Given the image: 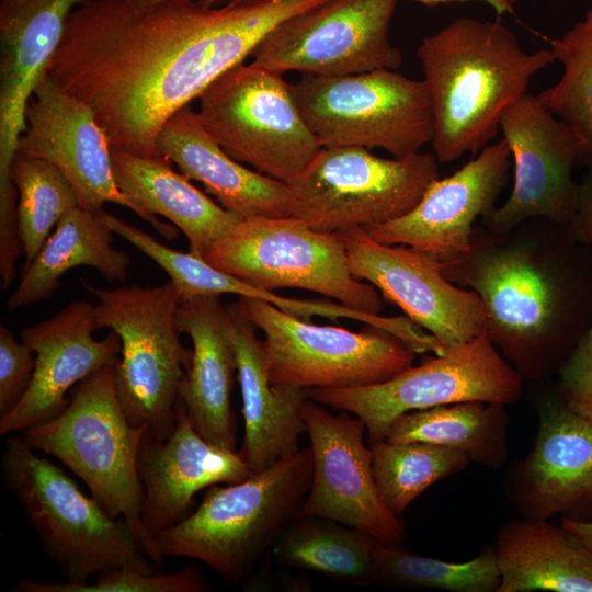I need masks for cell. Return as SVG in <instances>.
I'll return each mask as SVG.
<instances>
[{
	"label": "cell",
	"instance_id": "cell-1",
	"mask_svg": "<svg viewBox=\"0 0 592 592\" xmlns=\"http://www.w3.org/2000/svg\"><path fill=\"white\" fill-rule=\"evenodd\" d=\"M326 1L90 0L70 13L47 73L90 107L111 148L162 158L158 135L178 111L277 24Z\"/></svg>",
	"mask_w": 592,
	"mask_h": 592
},
{
	"label": "cell",
	"instance_id": "cell-2",
	"mask_svg": "<svg viewBox=\"0 0 592 592\" xmlns=\"http://www.w3.org/2000/svg\"><path fill=\"white\" fill-rule=\"evenodd\" d=\"M590 249L569 224L543 217L503 232L477 223L469 251L441 270L478 295L485 331L504 358L523 379L539 380L592 326Z\"/></svg>",
	"mask_w": 592,
	"mask_h": 592
},
{
	"label": "cell",
	"instance_id": "cell-3",
	"mask_svg": "<svg viewBox=\"0 0 592 592\" xmlns=\"http://www.w3.org/2000/svg\"><path fill=\"white\" fill-rule=\"evenodd\" d=\"M434 119L440 163L474 156L496 137L502 113L526 94L532 77L556 59L523 50L500 21L458 18L417 48Z\"/></svg>",
	"mask_w": 592,
	"mask_h": 592
},
{
	"label": "cell",
	"instance_id": "cell-4",
	"mask_svg": "<svg viewBox=\"0 0 592 592\" xmlns=\"http://www.w3.org/2000/svg\"><path fill=\"white\" fill-rule=\"evenodd\" d=\"M145 433L128 422L117 398L115 366H106L70 390L62 412L21 436L77 475L110 516L127 522L147 557L160 565L164 557L140 520L144 489L137 458Z\"/></svg>",
	"mask_w": 592,
	"mask_h": 592
},
{
	"label": "cell",
	"instance_id": "cell-5",
	"mask_svg": "<svg viewBox=\"0 0 592 592\" xmlns=\"http://www.w3.org/2000/svg\"><path fill=\"white\" fill-rule=\"evenodd\" d=\"M311 476L308 446L242 481L212 486L185 519L156 534L157 546L239 582L296 517Z\"/></svg>",
	"mask_w": 592,
	"mask_h": 592
},
{
	"label": "cell",
	"instance_id": "cell-6",
	"mask_svg": "<svg viewBox=\"0 0 592 592\" xmlns=\"http://www.w3.org/2000/svg\"><path fill=\"white\" fill-rule=\"evenodd\" d=\"M0 459L7 488L66 582L87 583L91 576L116 568L153 571L127 522L110 516L22 436L5 441Z\"/></svg>",
	"mask_w": 592,
	"mask_h": 592
},
{
	"label": "cell",
	"instance_id": "cell-7",
	"mask_svg": "<svg viewBox=\"0 0 592 592\" xmlns=\"http://www.w3.org/2000/svg\"><path fill=\"white\" fill-rule=\"evenodd\" d=\"M93 294L95 325L121 340L115 385L130 424L146 435L167 436L174 426L179 390L192 358L180 340L178 291L171 282L105 289L81 281Z\"/></svg>",
	"mask_w": 592,
	"mask_h": 592
},
{
	"label": "cell",
	"instance_id": "cell-8",
	"mask_svg": "<svg viewBox=\"0 0 592 592\" xmlns=\"http://www.w3.org/2000/svg\"><path fill=\"white\" fill-rule=\"evenodd\" d=\"M292 90L322 148H379L407 158L432 143L434 119L423 80L395 70L319 77L303 75Z\"/></svg>",
	"mask_w": 592,
	"mask_h": 592
},
{
	"label": "cell",
	"instance_id": "cell-9",
	"mask_svg": "<svg viewBox=\"0 0 592 592\" xmlns=\"http://www.w3.org/2000/svg\"><path fill=\"white\" fill-rule=\"evenodd\" d=\"M203 259L259 288L307 289L355 310L383 309L379 292L351 272L338 234L315 230L292 216L241 218Z\"/></svg>",
	"mask_w": 592,
	"mask_h": 592
},
{
	"label": "cell",
	"instance_id": "cell-10",
	"mask_svg": "<svg viewBox=\"0 0 592 592\" xmlns=\"http://www.w3.org/2000/svg\"><path fill=\"white\" fill-rule=\"evenodd\" d=\"M205 130L231 158L291 183L322 149L282 75L239 64L198 96Z\"/></svg>",
	"mask_w": 592,
	"mask_h": 592
},
{
	"label": "cell",
	"instance_id": "cell-11",
	"mask_svg": "<svg viewBox=\"0 0 592 592\" xmlns=\"http://www.w3.org/2000/svg\"><path fill=\"white\" fill-rule=\"evenodd\" d=\"M439 163L434 153L388 159L361 147L322 148L287 184L291 216L322 232L397 219L440 179Z\"/></svg>",
	"mask_w": 592,
	"mask_h": 592
},
{
	"label": "cell",
	"instance_id": "cell-12",
	"mask_svg": "<svg viewBox=\"0 0 592 592\" xmlns=\"http://www.w3.org/2000/svg\"><path fill=\"white\" fill-rule=\"evenodd\" d=\"M236 304L264 334L275 385L306 390L376 385L411 367L415 357L402 340L371 326L362 331L318 326L251 297Z\"/></svg>",
	"mask_w": 592,
	"mask_h": 592
},
{
	"label": "cell",
	"instance_id": "cell-13",
	"mask_svg": "<svg viewBox=\"0 0 592 592\" xmlns=\"http://www.w3.org/2000/svg\"><path fill=\"white\" fill-rule=\"evenodd\" d=\"M523 380L483 331L384 383L311 389L309 397L360 418L371 443L383 440L390 424L409 411L465 401L514 405L522 397Z\"/></svg>",
	"mask_w": 592,
	"mask_h": 592
},
{
	"label": "cell",
	"instance_id": "cell-14",
	"mask_svg": "<svg viewBox=\"0 0 592 592\" xmlns=\"http://www.w3.org/2000/svg\"><path fill=\"white\" fill-rule=\"evenodd\" d=\"M398 0H328L277 24L252 62L283 75L339 77L398 69L403 56L389 29Z\"/></svg>",
	"mask_w": 592,
	"mask_h": 592
},
{
	"label": "cell",
	"instance_id": "cell-15",
	"mask_svg": "<svg viewBox=\"0 0 592 592\" xmlns=\"http://www.w3.org/2000/svg\"><path fill=\"white\" fill-rule=\"evenodd\" d=\"M303 414L312 476L296 517H323L360 530L382 544H401L405 525L378 492L371 447L364 443V422L346 411L331 413L310 397Z\"/></svg>",
	"mask_w": 592,
	"mask_h": 592
},
{
	"label": "cell",
	"instance_id": "cell-16",
	"mask_svg": "<svg viewBox=\"0 0 592 592\" xmlns=\"http://www.w3.org/2000/svg\"><path fill=\"white\" fill-rule=\"evenodd\" d=\"M337 234L353 275L373 285L444 348L462 345L485 331L486 310L478 295L448 281L429 254L379 242L363 227Z\"/></svg>",
	"mask_w": 592,
	"mask_h": 592
},
{
	"label": "cell",
	"instance_id": "cell-17",
	"mask_svg": "<svg viewBox=\"0 0 592 592\" xmlns=\"http://www.w3.org/2000/svg\"><path fill=\"white\" fill-rule=\"evenodd\" d=\"M500 129L512 155L513 186L480 224L496 232L537 217L569 224L579 187L573 168L580 150L573 132L528 93L505 109Z\"/></svg>",
	"mask_w": 592,
	"mask_h": 592
},
{
	"label": "cell",
	"instance_id": "cell-18",
	"mask_svg": "<svg viewBox=\"0 0 592 592\" xmlns=\"http://www.w3.org/2000/svg\"><path fill=\"white\" fill-rule=\"evenodd\" d=\"M111 150L90 107L46 72L29 101L16 153L56 167L72 186L80 207L102 212L106 203H114L148 223L145 213L117 185Z\"/></svg>",
	"mask_w": 592,
	"mask_h": 592
},
{
	"label": "cell",
	"instance_id": "cell-19",
	"mask_svg": "<svg viewBox=\"0 0 592 592\" xmlns=\"http://www.w3.org/2000/svg\"><path fill=\"white\" fill-rule=\"evenodd\" d=\"M512 166L502 138L452 175L434 181L406 215L364 229L379 242L412 247L441 264L455 262L469 251L477 219L496 208Z\"/></svg>",
	"mask_w": 592,
	"mask_h": 592
},
{
	"label": "cell",
	"instance_id": "cell-20",
	"mask_svg": "<svg viewBox=\"0 0 592 592\" xmlns=\"http://www.w3.org/2000/svg\"><path fill=\"white\" fill-rule=\"evenodd\" d=\"M94 305L87 300L68 304L52 318L20 332L21 341L35 354V368L29 389L19 403L0 417V435L22 433L64 411L66 395L86 377L115 366L121 340L111 331L96 340Z\"/></svg>",
	"mask_w": 592,
	"mask_h": 592
},
{
	"label": "cell",
	"instance_id": "cell-21",
	"mask_svg": "<svg viewBox=\"0 0 592 592\" xmlns=\"http://www.w3.org/2000/svg\"><path fill=\"white\" fill-rule=\"evenodd\" d=\"M137 467L144 489L140 520L153 538L193 511L194 496L201 490L239 482L254 474L238 451L206 441L180 402L167 436L144 435Z\"/></svg>",
	"mask_w": 592,
	"mask_h": 592
},
{
	"label": "cell",
	"instance_id": "cell-22",
	"mask_svg": "<svg viewBox=\"0 0 592 592\" xmlns=\"http://www.w3.org/2000/svg\"><path fill=\"white\" fill-rule=\"evenodd\" d=\"M528 456L514 470V500L526 519H548L592 505V421L560 398H545Z\"/></svg>",
	"mask_w": 592,
	"mask_h": 592
},
{
	"label": "cell",
	"instance_id": "cell-23",
	"mask_svg": "<svg viewBox=\"0 0 592 592\" xmlns=\"http://www.w3.org/2000/svg\"><path fill=\"white\" fill-rule=\"evenodd\" d=\"M90 0H0V169L11 167L29 101L70 13Z\"/></svg>",
	"mask_w": 592,
	"mask_h": 592
},
{
	"label": "cell",
	"instance_id": "cell-24",
	"mask_svg": "<svg viewBox=\"0 0 592 592\" xmlns=\"http://www.w3.org/2000/svg\"><path fill=\"white\" fill-rule=\"evenodd\" d=\"M226 322L242 397L244 436L238 452L258 473L299 451L309 390L272 383L263 340L237 304L226 306Z\"/></svg>",
	"mask_w": 592,
	"mask_h": 592
},
{
	"label": "cell",
	"instance_id": "cell-25",
	"mask_svg": "<svg viewBox=\"0 0 592 592\" xmlns=\"http://www.w3.org/2000/svg\"><path fill=\"white\" fill-rule=\"evenodd\" d=\"M177 325L193 345L191 363L180 386L179 402L206 441L236 451L231 392L237 367L227 331L226 306L219 296L213 295L181 299Z\"/></svg>",
	"mask_w": 592,
	"mask_h": 592
},
{
	"label": "cell",
	"instance_id": "cell-26",
	"mask_svg": "<svg viewBox=\"0 0 592 592\" xmlns=\"http://www.w3.org/2000/svg\"><path fill=\"white\" fill-rule=\"evenodd\" d=\"M157 148L162 158L177 164L187 179L200 182L218 204L239 217L291 216L288 185L227 155L190 105L163 125Z\"/></svg>",
	"mask_w": 592,
	"mask_h": 592
},
{
	"label": "cell",
	"instance_id": "cell-27",
	"mask_svg": "<svg viewBox=\"0 0 592 592\" xmlns=\"http://www.w3.org/2000/svg\"><path fill=\"white\" fill-rule=\"evenodd\" d=\"M111 159L117 185L145 213L148 223L169 240L181 230L195 255L204 258L241 219L175 172L164 158L112 148Z\"/></svg>",
	"mask_w": 592,
	"mask_h": 592
},
{
	"label": "cell",
	"instance_id": "cell-28",
	"mask_svg": "<svg viewBox=\"0 0 592 592\" xmlns=\"http://www.w3.org/2000/svg\"><path fill=\"white\" fill-rule=\"evenodd\" d=\"M493 548L501 577L498 592H592V551L561 524L510 521Z\"/></svg>",
	"mask_w": 592,
	"mask_h": 592
},
{
	"label": "cell",
	"instance_id": "cell-29",
	"mask_svg": "<svg viewBox=\"0 0 592 592\" xmlns=\"http://www.w3.org/2000/svg\"><path fill=\"white\" fill-rule=\"evenodd\" d=\"M102 212L77 206L60 218L33 261L23 266L20 283L7 303L9 310L49 298L61 276L76 266L94 267L109 282L126 281L130 258L113 248L114 232Z\"/></svg>",
	"mask_w": 592,
	"mask_h": 592
},
{
	"label": "cell",
	"instance_id": "cell-30",
	"mask_svg": "<svg viewBox=\"0 0 592 592\" xmlns=\"http://www.w3.org/2000/svg\"><path fill=\"white\" fill-rule=\"evenodd\" d=\"M506 433L504 405L465 401L403 413L390 424L383 440L451 447L465 452L470 460L499 467L508 455Z\"/></svg>",
	"mask_w": 592,
	"mask_h": 592
},
{
	"label": "cell",
	"instance_id": "cell-31",
	"mask_svg": "<svg viewBox=\"0 0 592 592\" xmlns=\"http://www.w3.org/2000/svg\"><path fill=\"white\" fill-rule=\"evenodd\" d=\"M287 566L355 583L375 580V553L382 543L339 522L295 517L274 543Z\"/></svg>",
	"mask_w": 592,
	"mask_h": 592
},
{
	"label": "cell",
	"instance_id": "cell-32",
	"mask_svg": "<svg viewBox=\"0 0 592 592\" xmlns=\"http://www.w3.org/2000/svg\"><path fill=\"white\" fill-rule=\"evenodd\" d=\"M546 41L563 72L536 96L573 132L580 162L592 168V9L561 37Z\"/></svg>",
	"mask_w": 592,
	"mask_h": 592
},
{
	"label": "cell",
	"instance_id": "cell-33",
	"mask_svg": "<svg viewBox=\"0 0 592 592\" xmlns=\"http://www.w3.org/2000/svg\"><path fill=\"white\" fill-rule=\"evenodd\" d=\"M369 444L378 492L399 516L425 489L471 462L463 451L431 443L379 440Z\"/></svg>",
	"mask_w": 592,
	"mask_h": 592
},
{
	"label": "cell",
	"instance_id": "cell-34",
	"mask_svg": "<svg viewBox=\"0 0 592 592\" xmlns=\"http://www.w3.org/2000/svg\"><path fill=\"white\" fill-rule=\"evenodd\" d=\"M375 580L451 592H498L501 583L493 546L468 561L451 562L415 555L400 544H379L375 553Z\"/></svg>",
	"mask_w": 592,
	"mask_h": 592
},
{
	"label": "cell",
	"instance_id": "cell-35",
	"mask_svg": "<svg viewBox=\"0 0 592 592\" xmlns=\"http://www.w3.org/2000/svg\"><path fill=\"white\" fill-rule=\"evenodd\" d=\"M10 173L19 194L18 228L25 266L36 257L53 227L79 204L68 180L45 160L15 153Z\"/></svg>",
	"mask_w": 592,
	"mask_h": 592
},
{
	"label": "cell",
	"instance_id": "cell-36",
	"mask_svg": "<svg viewBox=\"0 0 592 592\" xmlns=\"http://www.w3.org/2000/svg\"><path fill=\"white\" fill-rule=\"evenodd\" d=\"M207 584L194 567L164 573L116 568L99 573L93 583H47L30 579L21 580L13 591L18 592H203Z\"/></svg>",
	"mask_w": 592,
	"mask_h": 592
},
{
	"label": "cell",
	"instance_id": "cell-37",
	"mask_svg": "<svg viewBox=\"0 0 592 592\" xmlns=\"http://www.w3.org/2000/svg\"><path fill=\"white\" fill-rule=\"evenodd\" d=\"M558 394L570 410L592 421V326L559 367Z\"/></svg>",
	"mask_w": 592,
	"mask_h": 592
},
{
	"label": "cell",
	"instance_id": "cell-38",
	"mask_svg": "<svg viewBox=\"0 0 592 592\" xmlns=\"http://www.w3.org/2000/svg\"><path fill=\"white\" fill-rule=\"evenodd\" d=\"M35 368V354L11 330L0 326V417L11 411L22 399L31 384Z\"/></svg>",
	"mask_w": 592,
	"mask_h": 592
},
{
	"label": "cell",
	"instance_id": "cell-39",
	"mask_svg": "<svg viewBox=\"0 0 592 592\" xmlns=\"http://www.w3.org/2000/svg\"><path fill=\"white\" fill-rule=\"evenodd\" d=\"M18 190L10 169L0 170V275L7 289L15 277V264L23 254L18 228Z\"/></svg>",
	"mask_w": 592,
	"mask_h": 592
},
{
	"label": "cell",
	"instance_id": "cell-40",
	"mask_svg": "<svg viewBox=\"0 0 592 592\" xmlns=\"http://www.w3.org/2000/svg\"><path fill=\"white\" fill-rule=\"evenodd\" d=\"M569 227L579 243L592 248V168H587L579 182L576 209Z\"/></svg>",
	"mask_w": 592,
	"mask_h": 592
},
{
	"label": "cell",
	"instance_id": "cell-41",
	"mask_svg": "<svg viewBox=\"0 0 592 592\" xmlns=\"http://www.w3.org/2000/svg\"><path fill=\"white\" fill-rule=\"evenodd\" d=\"M201 3L214 7L229 2H241L248 0H198ZM428 5L451 2V1H464V0H417ZM483 1L487 4L491 5L499 14H514L516 9L517 0H479Z\"/></svg>",
	"mask_w": 592,
	"mask_h": 592
},
{
	"label": "cell",
	"instance_id": "cell-42",
	"mask_svg": "<svg viewBox=\"0 0 592 592\" xmlns=\"http://www.w3.org/2000/svg\"><path fill=\"white\" fill-rule=\"evenodd\" d=\"M560 524L578 537L592 551V521L562 516Z\"/></svg>",
	"mask_w": 592,
	"mask_h": 592
},
{
	"label": "cell",
	"instance_id": "cell-43",
	"mask_svg": "<svg viewBox=\"0 0 592 592\" xmlns=\"http://www.w3.org/2000/svg\"><path fill=\"white\" fill-rule=\"evenodd\" d=\"M123 1H126V2L135 4V5L144 7V5L155 4V3L163 1V0H123Z\"/></svg>",
	"mask_w": 592,
	"mask_h": 592
}]
</instances>
